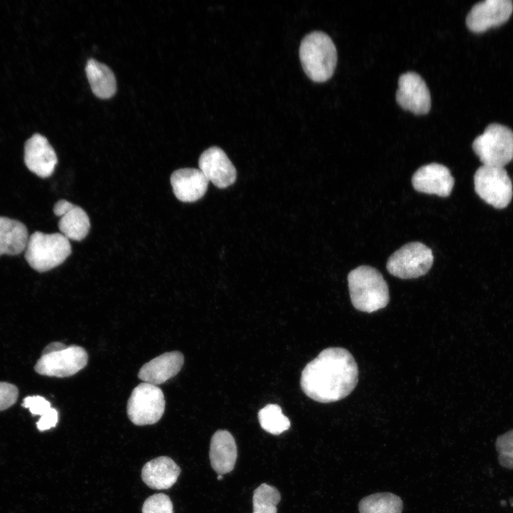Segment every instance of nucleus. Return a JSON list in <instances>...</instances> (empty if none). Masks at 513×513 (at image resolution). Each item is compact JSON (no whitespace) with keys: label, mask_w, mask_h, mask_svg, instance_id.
I'll return each mask as SVG.
<instances>
[{"label":"nucleus","mask_w":513,"mask_h":513,"mask_svg":"<svg viewBox=\"0 0 513 513\" xmlns=\"http://www.w3.org/2000/svg\"><path fill=\"white\" fill-rule=\"evenodd\" d=\"M358 380L357 363L346 349L327 348L308 363L302 370L300 384L312 400L333 403L348 396Z\"/></svg>","instance_id":"obj_1"},{"label":"nucleus","mask_w":513,"mask_h":513,"mask_svg":"<svg viewBox=\"0 0 513 513\" xmlns=\"http://www.w3.org/2000/svg\"><path fill=\"white\" fill-rule=\"evenodd\" d=\"M351 303L360 311L372 313L385 308L389 291L382 274L370 266H360L348 275Z\"/></svg>","instance_id":"obj_2"},{"label":"nucleus","mask_w":513,"mask_h":513,"mask_svg":"<svg viewBox=\"0 0 513 513\" xmlns=\"http://www.w3.org/2000/svg\"><path fill=\"white\" fill-rule=\"evenodd\" d=\"M299 58L306 76L314 82L321 83L333 76L337 62V52L328 35L316 31L302 39Z\"/></svg>","instance_id":"obj_3"},{"label":"nucleus","mask_w":513,"mask_h":513,"mask_svg":"<svg viewBox=\"0 0 513 513\" xmlns=\"http://www.w3.org/2000/svg\"><path fill=\"white\" fill-rule=\"evenodd\" d=\"M71 253L69 239L61 233L37 231L29 236L24 256L32 269L45 272L61 264Z\"/></svg>","instance_id":"obj_4"},{"label":"nucleus","mask_w":513,"mask_h":513,"mask_svg":"<svg viewBox=\"0 0 513 513\" xmlns=\"http://www.w3.org/2000/svg\"><path fill=\"white\" fill-rule=\"evenodd\" d=\"M472 149L483 165L504 167L513 159V132L504 125L491 123L474 140Z\"/></svg>","instance_id":"obj_5"},{"label":"nucleus","mask_w":513,"mask_h":513,"mask_svg":"<svg viewBox=\"0 0 513 513\" xmlns=\"http://www.w3.org/2000/svg\"><path fill=\"white\" fill-rule=\"evenodd\" d=\"M165 407L162 390L157 385L142 382L132 391L128 401L127 413L135 425H152L162 418Z\"/></svg>","instance_id":"obj_6"},{"label":"nucleus","mask_w":513,"mask_h":513,"mask_svg":"<svg viewBox=\"0 0 513 513\" xmlns=\"http://www.w3.org/2000/svg\"><path fill=\"white\" fill-rule=\"evenodd\" d=\"M432 250L418 242H410L389 257L386 267L394 276L408 279L425 275L433 263Z\"/></svg>","instance_id":"obj_7"},{"label":"nucleus","mask_w":513,"mask_h":513,"mask_svg":"<svg viewBox=\"0 0 513 513\" xmlns=\"http://www.w3.org/2000/svg\"><path fill=\"white\" fill-rule=\"evenodd\" d=\"M474 185L478 196L497 209L506 207L512 200V184L504 167L482 165L475 173Z\"/></svg>","instance_id":"obj_8"},{"label":"nucleus","mask_w":513,"mask_h":513,"mask_svg":"<svg viewBox=\"0 0 513 513\" xmlns=\"http://www.w3.org/2000/svg\"><path fill=\"white\" fill-rule=\"evenodd\" d=\"M88 359V353L83 348L76 345L65 346L59 350L42 353L34 369L43 375L69 377L86 366Z\"/></svg>","instance_id":"obj_9"},{"label":"nucleus","mask_w":513,"mask_h":513,"mask_svg":"<svg viewBox=\"0 0 513 513\" xmlns=\"http://www.w3.org/2000/svg\"><path fill=\"white\" fill-rule=\"evenodd\" d=\"M398 105L415 115L428 113L431 108L429 89L423 78L415 72L402 74L396 93Z\"/></svg>","instance_id":"obj_10"},{"label":"nucleus","mask_w":513,"mask_h":513,"mask_svg":"<svg viewBox=\"0 0 513 513\" xmlns=\"http://www.w3.org/2000/svg\"><path fill=\"white\" fill-rule=\"evenodd\" d=\"M513 11L510 0H486L475 4L466 18L468 28L475 33H482L489 28L505 23Z\"/></svg>","instance_id":"obj_11"},{"label":"nucleus","mask_w":513,"mask_h":513,"mask_svg":"<svg viewBox=\"0 0 513 513\" xmlns=\"http://www.w3.org/2000/svg\"><path fill=\"white\" fill-rule=\"evenodd\" d=\"M199 170L209 182L220 189L234 183L237 171L223 150L211 147L204 150L199 158Z\"/></svg>","instance_id":"obj_12"},{"label":"nucleus","mask_w":513,"mask_h":513,"mask_svg":"<svg viewBox=\"0 0 513 513\" xmlns=\"http://www.w3.org/2000/svg\"><path fill=\"white\" fill-rule=\"evenodd\" d=\"M454 183L450 170L438 163L422 166L412 177V185L416 191L442 197L450 195Z\"/></svg>","instance_id":"obj_13"},{"label":"nucleus","mask_w":513,"mask_h":513,"mask_svg":"<svg viewBox=\"0 0 513 513\" xmlns=\"http://www.w3.org/2000/svg\"><path fill=\"white\" fill-rule=\"evenodd\" d=\"M24 162L31 172L46 178L53 174L58 159L48 140L42 135L36 133L25 143Z\"/></svg>","instance_id":"obj_14"},{"label":"nucleus","mask_w":513,"mask_h":513,"mask_svg":"<svg viewBox=\"0 0 513 513\" xmlns=\"http://www.w3.org/2000/svg\"><path fill=\"white\" fill-rule=\"evenodd\" d=\"M60 217L58 224L61 233L68 239L81 241L88 234L90 220L87 213L80 207L66 200L58 201L53 209Z\"/></svg>","instance_id":"obj_15"},{"label":"nucleus","mask_w":513,"mask_h":513,"mask_svg":"<svg viewBox=\"0 0 513 513\" xmlns=\"http://www.w3.org/2000/svg\"><path fill=\"white\" fill-rule=\"evenodd\" d=\"M170 182L175 197L183 202H194L207 192L209 181L199 169L182 168L172 172Z\"/></svg>","instance_id":"obj_16"},{"label":"nucleus","mask_w":513,"mask_h":513,"mask_svg":"<svg viewBox=\"0 0 513 513\" xmlns=\"http://www.w3.org/2000/svg\"><path fill=\"white\" fill-rule=\"evenodd\" d=\"M183 363L184 356L181 352L164 353L144 364L139 370L138 378L143 382L157 385L177 375Z\"/></svg>","instance_id":"obj_17"},{"label":"nucleus","mask_w":513,"mask_h":513,"mask_svg":"<svg viewBox=\"0 0 513 513\" xmlns=\"http://www.w3.org/2000/svg\"><path fill=\"white\" fill-rule=\"evenodd\" d=\"M237 457V447L232 434L219 430L212 435L209 446V460L212 469L218 475L230 472L234 467Z\"/></svg>","instance_id":"obj_18"},{"label":"nucleus","mask_w":513,"mask_h":513,"mask_svg":"<svg viewBox=\"0 0 513 513\" xmlns=\"http://www.w3.org/2000/svg\"><path fill=\"white\" fill-rule=\"evenodd\" d=\"M180 467L166 456L156 457L147 462L142 469V481L154 489H167L177 480Z\"/></svg>","instance_id":"obj_19"},{"label":"nucleus","mask_w":513,"mask_h":513,"mask_svg":"<svg viewBox=\"0 0 513 513\" xmlns=\"http://www.w3.org/2000/svg\"><path fill=\"white\" fill-rule=\"evenodd\" d=\"M28 232L21 222L0 217V256L17 255L25 251Z\"/></svg>","instance_id":"obj_20"},{"label":"nucleus","mask_w":513,"mask_h":513,"mask_svg":"<svg viewBox=\"0 0 513 513\" xmlns=\"http://www.w3.org/2000/svg\"><path fill=\"white\" fill-rule=\"evenodd\" d=\"M86 72L93 93L98 98H111L116 91V81L106 65L93 58L87 61Z\"/></svg>","instance_id":"obj_21"},{"label":"nucleus","mask_w":513,"mask_h":513,"mask_svg":"<svg viewBox=\"0 0 513 513\" xmlns=\"http://www.w3.org/2000/svg\"><path fill=\"white\" fill-rule=\"evenodd\" d=\"M400 497L390 492H378L363 497L358 504L360 513H401Z\"/></svg>","instance_id":"obj_22"},{"label":"nucleus","mask_w":513,"mask_h":513,"mask_svg":"<svg viewBox=\"0 0 513 513\" xmlns=\"http://www.w3.org/2000/svg\"><path fill=\"white\" fill-rule=\"evenodd\" d=\"M258 420L263 430L275 435L287 430L291 425L289 419L276 404H269L261 408L258 413Z\"/></svg>","instance_id":"obj_23"},{"label":"nucleus","mask_w":513,"mask_h":513,"mask_svg":"<svg viewBox=\"0 0 513 513\" xmlns=\"http://www.w3.org/2000/svg\"><path fill=\"white\" fill-rule=\"evenodd\" d=\"M280 500V493L275 487L262 483L253 493V513H277Z\"/></svg>","instance_id":"obj_24"},{"label":"nucleus","mask_w":513,"mask_h":513,"mask_svg":"<svg viewBox=\"0 0 513 513\" xmlns=\"http://www.w3.org/2000/svg\"><path fill=\"white\" fill-rule=\"evenodd\" d=\"M501 466L513 470V429L499 435L495 442Z\"/></svg>","instance_id":"obj_25"},{"label":"nucleus","mask_w":513,"mask_h":513,"mask_svg":"<svg viewBox=\"0 0 513 513\" xmlns=\"http://www.w3.org/2000/svg\"><path fill=\"white\" fill-rule=\"evenodd\" d=\"M142 513H173V505L167 495L155 494L144 502Z\"/></svg>","instance_id":"obj_26"},{"label":"nucleus","mask_w":513,"mask_h":513,"mask_svg":"<svg viewBox=\"0 0 513 513\" xmlns=\"http://www.w3.org/2000/svg\"><path fill=\"white\" fill-rule=\"evenodd\" d=\"M18 395L19 390L16 385L0 382V411L12 406L16 403Z\"/></svg>","instance_id":"obj_27"},{"label":"nucleus","mask_w":513,"mask_h":513,"mask_svg":"<svg viewBox=\"0 0 513 513\" xmlns=\"http://www.w3.org/2000/svg\"><path fill=\"white\" fill-rule=\"evenodd\" d=\"M22 405L28 408L33 415H42L51 408V403L40 395L28 396L24 398Z\"/></svg>","instance_id":"obj_28"},{"label":"nucleus","mask_w":513,"mask_h":513,"mask_svg":"<svg viewBox=\"0 0 513 513\" xmlns=\"http://www.w3.org/2000/svg\"><path fill=\"white\" fill-rule=\"evenodd\" d=\"M58 420V411L55 408H51L46 413L41 416L36 425L39 430L44 431L55 427Z\"/></svg>","instance_id":"obj_29"},{"label":"nucleus","mask_w":513,"mask_h":513,"mask_svg":"<svg viewBox=\"0 0 513 513\" xmlns=\"http://www.w3.org/2000/svg\"><path fill=\"white\" fill-rule=\"evenodd\" d=\"M223 479V476L222 475H218L217 480H221Z\"/></svg>","instance_id":"obj_30"}]
</instances>
